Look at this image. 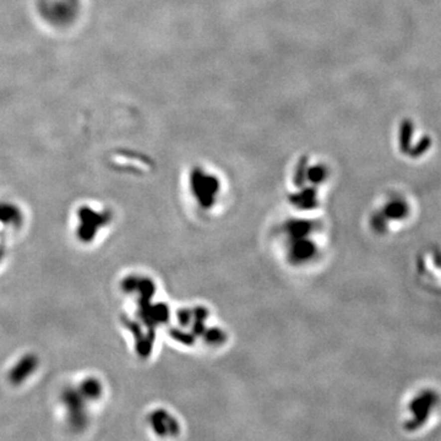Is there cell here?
Listing matches in <instances>:
<instances>
[{"mask_svg": "<svg viewBox=\"0 0 441 441\" xmlns=\"http://www.w3.org/2000/svg\"><path fill=\"white\" fill-rule=\"evenodd\" d=\"M317 233L315 221L310 220L308 216L283 222L280 235L288 263L296 267L315 263L321 254V245L316 239Z\"/></svg>", "mask_w": 441, "mask_h": 441, "instance_id": "obj_1", "label": "cell"}, {"mask_svg": "<svg viewBox=\"0 0 441 441\" xmlns=\"http://www.w3.org/2000/svg\"><path fill=\"white\" fill-rule=\"evenodd\" d=\"M221 183L218 178L208 173H201L195 170L189 180V191L194 204L205 211L215 210L221 199Z\"/></svg>", "mask_w": 441, "mask_h": 441, "instance_id": "obj_2", "label": "cell"}, {"mask_svg": "<svg viewBox=\"0 0 441 441\" xmlns=\"http://www.w3.org/2000/svg\"><path fill=\"white\" fill-rule=\"evenodd\" d=\"M152 433L159 438H176L181 433V423L172 411L158 408L148 416Z\"/></svg>", "mask_w": 441, "mask_h": 441, "instance_id": "obj_3", "label": "cell"}]
</instances>
